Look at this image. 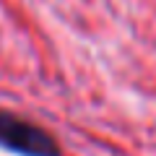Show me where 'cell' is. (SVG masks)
<instances>
[{
  "mask_svg": "<svg viewBox=\"0 0 156 156\" xmlns=\"http://www.w3.org/2000/svg\"><path fill=\"white\" fill-rule=\"evenodd\" d=\"M0 148L16 156H62L50 130L11 109H0Z\"/></svg>",
  "mask_w": 156,
  "mask_h": 156,
  "instance_id": "obj_1",
  "label": "cell"
}]
</instances>
